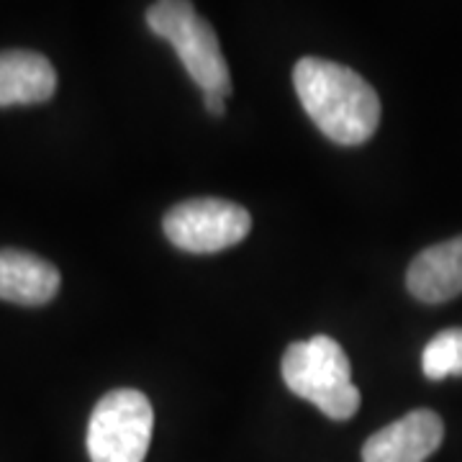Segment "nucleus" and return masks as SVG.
<instances>
[{
    "label": "nucleus",
    "instance_id": "nucleus-1",
    "mask_svg": "<svg viewBox=\"0 0 462 462\" xmlns=\"http://www.w3.org/2000/svg\"><path fill=\"white\" fill-rule=\"evenodd\" d=\"M293 85L303 111L331 142L357 147L378 129V93L355 69L321 57H303L293 69Z\"/></svg>",
    "mask_w": 462,
    "mask_h": 462
},
{
    "label": "nucleus",
    "instance_id": "nucleus-2",
    "mask_svg": "<svg viewBox=\"0 0 462 462\" xmlns=\"http://www.w3.org/2000/svg\"><path fill=\"white\" fill-rule=\"evenodd\" d=\"M282 380L303 401H311L334 421H346L360 409V391L352 383L349 357L337 339L319 334L293 342L282 355Z\"/></svg>",
    "mask_w": 462,
    "mask_h": 462
},
{
    "label": "nucleus",
    "instance_id": "nucleus-3",
    "mask_svg": "<svg viewBox=\"0 0 462 462\" xmlns=\"http://www.w3.org/2000/svg\"><path fill=\"white\" fill-rule=\"evenodd\" d=\"M147 26L178 51L180 62L203 93L229 96L231 75L214 26L200 16L193 3L165 0L147 11Z\"/></svg>",
    "mask_w": 462,
    "mask_h": 462
},
{
    "label": "nucleus",
    "instance_id": "nucleus-4",
    "mask_svg": "<svg viewBox=\"0 0 462 462\" xmlns=\"http://www.w3.org/2000/svg\"><path fill=\"white\" fill-rule=\"evenodd\" d=\"M154 411L144 393L118 388L100 398L88 424L90 462H144Z\"/></svg>",
    "mask_w": 462,
    "mask_h": 462
},
{
    "label": "nucleus",
    "instance_id": "nucleus-5",
    "mask_svg": "<svg viewBox=\"0 0 462 462\" xmlns=\"http://www.w3.org/2000/svg\"><path fill=\"white\" fill-rule=\"evenodd\" d=\"M167 239L190 254H214L239 245L252 229L245 206L224 199L182 200L162 221Z\"/></svg>",
    "mask_w": 462,
    "mask_h": 462
},
{
    "label": "nucleus",
    "instance_id": "nucleus-6",
    "mask_svg": "<svg viewBox=\"0 0 462 462\" xmlns=\"http://www.w3.org/2000/svg\"><path fill=\"white\" fill-rule=\"evenodd\" d=\"M445 439L442 419L430 409L401 416L363 445V462H424Z\"/></svg>",
    "mask_w": 462,
    "mask_h": 462
},
{
    "label": "nucleus",
    "instance_id": "nucleus-7",
    "mask_svg": "<svg viewBox=\"0 0 462 462\" xmlns=\"http://www.w3.org/2000/svg\"><path fill=\"white\" fill-rule=\"evenodd\" d=\"M406 285L421 303H445L462 293V236L416 254Z\"/></svg>",
    "mask_w": 462,
    "mask_h": 462
},
{
    "label": "nucleus",
    "instance_id": "nucleus-8",
    "mask_svg": "<svg viewBox=\"0 0 462 462\" xmlns=\"http://www.w3.org/2000/svg\"><path fill=\"white\" fill-rule=\"evenodd\" d=\"M60 282V270L44 257L21 249H0V300L42 306L57 296Z\"/></svg>",
    "mask_w": 462,
    "mask_h": 462
},
{
    "label": "nucleus",
    "instance_id": "nucleus-9",
    "mask_svg": "<svg viewBox=\"0 0 462 462\" xmlns=\"http://www.w3.org/2000/svg\"><path fill=\"white\" fill-rule=\"evenodd\" d=\"M54 90L57 72L44 54L29 50L0 51V108L44 103Z\"/></svg>",
    "mask_w": 462,
    "mask_h": 462
},
{
    "label": "nucleus",
    "instance_id": "nucleus-10",
    "mask_svg": "<svg viewBox=\"0 0 462 462\" xmlns=\"http://www.w3.org/2000/svg\"><path fill=\"white\" fill-rule=\"evenodd\" d=\"M421 370L430 380L462 375V329L439 331L421 355Z\"/></svg>",
    "mask_w": 462,
    "mask_h": 462
},
{
    "label": "nucleus",
    "instance_id": "nucleus-11",
    "mask_svg": "<svg viewBox=\"0 0 462 462\" xmlns=\"http://www.w3.org/2000/svg\"><path fill=\"white\" fill-rule=\"evenodd\" d=\"M206 100V108L211 116H224L226 114V98L224 96H216V93H203Z\"/></svg>",
    "mask_w": 462,
    "mask_h": 462
}]
</instances>
